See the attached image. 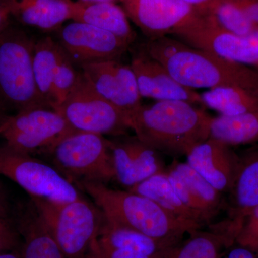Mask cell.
Segmentation results:
<instances>
[{
  "label": "cell",
  "instance_id": "6da1fadb",
  "mask_svg": "<svg viewBox=\"0 0 258 258\" xmlns=\"http://www.w3.org/2000/svg\"><path fill=\"white\" fill-rule=\"evenodd\" d=\"M194 105L184 101L142 104L128 115L131 129L161 154L186 156L210 137L212 117Z\"/></svg>",
  "mask_w": 258,
  "mask_h": 258
},
{
  "label": "cell",
  "instance_id": "7a4b0ae2",
  "mask_svg": "<svg viewBox=\"0 0 258 258\" xmlns=\"http://www.w3.org/2000/svg\"><path fill=\"white\" fill-rule=\"evenodd\" d=\"M75 185L92 198L107 222L152 238L181 242L186 234L191 235L202 227L174 216L150 199L128 190L113 189L103 183L91 181Z\"/></svg>",
  "mask_w": 258,
  "mask_h": 258
},
{
  "label": "cell",
  "instance_id": "3957f363",
  "mask_svg": "<svg viewBox=\"0 0 258 258\" xmlns=\"http://www.w3.org/2000/svg\"><path fill=\"white\" fill-rule=\"evenodd\" d=\"M35 42L23 29L11 23L0 32V111L5 113L49 108L34 77Z\"/></svg>",
  "mask_w": 258,
  "mask_h": 258
},
{
  "label": "cell",
  "instance_id": "277c9868",
  "mask_svg": "<svg viewBox=\"0 0 258 258\" xmlns=\"http://www.w3.org/2000/svg\"><path fill=\"white\" fill-rule=\"evenodd\" d=\"M31 200L66 258L86 257L105 220L96 204L83 197L66 203Z\"/></svg>",
  "mask_w": 258,
  "mask_h": 258
},
{
  "label": "cell",
  "instance_id": "5b68a950",
  "mask_svg": "<svg viewBox=\"0 0 258 258\" xmlns=\"http://www.w3.org/2000/svg\"><path fill=\"white\" fill-rule=\"evenodd\" d=\"M166 71L190 88L240 87L258 91V71L188 45L163 62Z\"/></svg>",
  "mask_w": 258,
  "mask_h": 258
},
{
  "label": "cell",
  "instance_id": "8992f818",
  "mask_svg": "<svg viewBox=\"0 0 258 258\" xmlns=\"http://www.w3.org/2000/svg\"><path fill=\"white\" fill-rule=\"evenodd\" d=\"M42 154L50 156L55 169L74 184L81 181L107 184L115 179L109 140L104 136L74 132Z\"/></svg>",
  "mask_w": 258,
  "mask_h": 258
},
{
  "label": "cell",
  "instance_id": "52a82bcc",
  "mask_svg": "<svg viewBox=\"0 0 258 258\" xmlns=\"http://www.w3.org/2000/svg\"><path fill=\"white\" fill-rule=\"evenodd\" d=\"M55 111L76 132L115 137L132 130L128 115L97 92L82 71L76 87Z\"/></svg>",
  "mask_w": 258,
  "mask_h": 258
},
{
  "label": "cell",
  "instance_id": "ba28073f",
  "mask_svg": "<svg viewBox=\"0 0 258 258\" xmlns=\"http://www.w3.org/2000/svg\"><path fill=\"white\" fill-rule=\"evenodd\" d=\"M0 174L21 186L30 198L55 203L83 198L79 188L55 167L6 144L0 146Z\"/></svg>",
  "mask_w": 258,
  "mask_h": 258
},
{
  "label": "cell",
  "instance_id": "9c48e42d",
  "mask_svg": "<svg viewBox=\"0 0 258 258\" xmlns=\"http://www.w3.org/2000/svg\"><path fill=\"white\" fill-rule=\"evenodd\" d=\"M74 130L58 112L49 108H33L9 115L0 127L7 146L18 152L42 153Z\"/></svg>",
  "mask_w": 258,
  "mask_h": 258
},
{
  "label": "cell",
  "instance_id": "30bf717a",
  "mask_svg": "<svg viewBox=\"0 0 258 258\" xmlns=\"http://www.w3.org/2000/svg\"><path fill=\"white\" fill-rule=\"evenodd\" d=\"M171 35L194 48L258 69V30L247 35H236L219 27L208 15L200 13Z\"/></svg>",
  "mask_w": 258,
  "mask_h": 258
},
{
  "label": "cell",
  "instance_id": "8fae6325",
  "mask_svg": "<svg viewBox=\"0 0 258 258\" xmlns=\"http://www.w3.org/2000/svg\"><path fill=\"white\" fill-rule=\"evenodd\" d=\"M59 45L75 64L120 60L130 45L111 32L73 21L58 29Z\"/></svg>",
  "mask_w": 258,
  "mask_h": 258
},
{
  "label": "cell",
  "instance_id": "7c38bea8",
  "mask_svg": "<svg viewBox=\"0 0 258 258\" xmlns=\"http://www.w3.org/2000/svg\"><path fill=\"white\" fill-rule=\"evenodd\" d=\"M80 68L97 92L128 116L142 104L131 66L120 60H111L83 64Z\"/></svg>",
  "mask_w": 258,
  "mask_h": 258
},
{
  "label": "cell",
  "instance_id": "4fadbf2b",
  "mask_svg": "<svg viewBox=\"0 0 258 258\" xmlns=\"http://www.w3.org/2000/svg\"><path fill=\"white\" fill-rule=\"evenodd\" d=\"M127 16L147 40L171 34L200 13L183 0H120Z\"/></svg>",
  "mask_w": 258,
  "mask_h": 258
},
{
  "label": "cell",
  "instance_id": "5bb4252c",
  "mask_svg": "<svg viewBox=\"0 0 258 258\" xmlns=\"http://www.w3.org/2000/svg\"><path fill=\"white\" fill-rule=\"evenodd\" d=\"M109 140L115 179L131 188L156 174L166 172L161 153L137 138L123 135Z\"/></svg>",
  "mask_w": 258,
  "mask_h": 258
},
{
  "label": "cell",
  "instance_id": "9a60e30c",
  "mask_svg": "<svg viewBox=\"0 0 258 258\" xmlns=\"http://www.w3.org/2000/svg\"><path fill=\"white\" fill-rule=\"evenodd\" d=\"M130 66L142 98L203 104L201 95L177 82L162 64L151 57L142 47L133 54Z\"/></svg>",
  "mask_w": 258,
  "mask_h": 258
},
{
  "label": "cell",
  "instance_id": "2e32d148",
  "mask_svg": "<svg viewBox=\"0 0 258 258\" xmlns=\"http://www.w3.org/2000/svg\"><path fill=\"white\" fill-rule=\"evenodd\" d=\"M186 157V163L217 191L230 192L242 161L230 146L210 137L194 147Z\"/></svg>",
  "mask_w": 258,
  "mask_h": 258
},
{
  "label": "cell",
  "instance_id": "e0dca14e",
  "mask_svg": "<svg viewBox=\"0 0 258 258\" xmlns=\"http://www.w3.org/2000/svg\"><path fill=\"white\" fill-rule=\"evenodd\" d=\"M167 174L181 201L200 217L204 225L210 223L223 207L222 193L187 163L175 161Z\"/></svg>",
  "mask_w": 258,
  "mask_h": 258
},
{
  "label": "cell",
  "instance_id": "ac0fdd59",
  "mask_svg": "<svg viewBox=\"0 0 258 258\" xmlns=\"http://www.w3.org/2000/svg\"><path fill=\"white\" fill-rule=\"evenodd\" d=\"M13 222L23 237V258H66L50 235L32 200L13 212Z\"/></svg>",
  "mask_w": 258,
  "mask_h": 258
},
{
  "label": "cell",
  "instance_id": "d6986e66",
  "mask_svg": "<svg viewBox=\"0 0 258 258\" xmlns=\"http://www.w3.org/2000/svg\"><path fill=\"white\" fill-rule=\"evenodd\" d=\"M71 20L89 24L113 34L129 45L136 32L129 24L125 10L113 2L86 3L71 0Z\"/></svg>",
  "mask_w": 258,
  "mask_h": 258
},
{
  "label": "cell",
  "instance_id": "ffe728a7",
  "mask_svg": "<svg viewBox=\"0 0 258 258\" xmlns=\"http://www.w3.org/2000/svg\"><path fill=\"white\" fill-rule=\"evenodd\" d=\"M11 16L43 30H58L71 20V0H7Z\"/></svg>",
  "mask_w": 258,
  "mask_h": 258
},
{
  "label": "cell",
  "instance_id": "44dd1931",
  "mask_svg": "<svg viewBox=\"0 0 258 258\" xmlns=\"http://www.w3.org/2000/svg\"><path fill=\"white\" fill-rule=\"evenodd\" d=\"M95 242L105 247L130 249L151 257L162 258L181 241L157 240L105 220Z\"/></svg>",
  "mask_w": 258,
  "mask_h": 258
},
{
  "label": "cell",
  "instance_id": "7402d4cb",
  "mask_svg": "<svg viewBox=\"0 0 258 258\" xmlns=\"http://www.w3.org/2000/svg\"><path fill=\"white\" fill-rule=\"evenodd\" d=\"M62 52L58 42L50 37L35 42L32 67L35 83L42 99L53 110L57 107L54 80Z\"/></svg>",
  "mask_w": 258,
  "mask_h": 258
},
{
  "label": "cell",
  "instance_id": "603a6c76",
  "mask_svg": "<svg viewBox=\"0 0 258 258\" xmlns=\"http://www.w3.org/2000/svg\"><path fill=\"white\" fill-rule=\"evenodd\" d=\"M235 228L229 223L224 230H198L171 249L164 258H219L222 249L235 242Z\"/></svg>",
  "mask_w": 258,
  "mask_h": 258
},
{
  "label": "cell",
  "instance_id": "cb8c5ba5",
  "mask_svg": "<svg viewBox=\"0 0 258 258\" xmlns=\"http://www.w3.org/2000/svg\"><path fill=\"white\" fill-rule=\"evenodd\" d=\"M128 191L150 199L166 212L178 218L195 222L201 227L204 225L200 217L188 208L176 195L169 181L167 171L144 180L129 188Z\"/></svg>",
  "mask_w": 258,
  "mask_h": 258
},
{
  "label": "cell",
  "instance_id": "d4e9b609",
  "mask_svg": "<svg viewBox=\"0 0 258 258\" xmlns=\"http://www.w3.org/2000/svg\"><path fill=\"white\" fill-rule=\"evenodd\" d=\"M210 137L229 146L258 142V110L212 118Z\"/></svg>",
  "mask_w": 258,
  "mask_h": 258
},
{
  "label": "cell",
  "instance_id": "484cf974",
  "mask_svg": "<svg viewBox=\"0 0 258 258\" xmlns=\"http://www.w3.org/2000/svg\"><path fill=\"white\" fill-rule=\"evenodd\" d=\"M205 106L222 115H236L258 110V91L240 87H217L201 94Z\"/></svg>",
  "mask_w": 258,
  "mask_h": 258
},
{
  "label": "cell",
  "instance_id": "4316f807",
  "mask_svg": "<svg viewBox=\"0 0 258 258\" xmlns=\"http://www.w3.org/2000/svg\"><path fill=\"white\" fill-rule=\"evenodd\" d=\"M232 193L234 218L240 219L258 205V158L243 162L235 180Z\"/></svg>",
  "mask_w": 258,
  "mask_h": 258
},
{
  "label": "cell",
  "instance_id": "83f0119b",
  "mask_svg": "<svg viewBox=\"0 0 258 258\" xmlns=\"http://www.w3.org/2000/svg\"><path fill=\"white\" fill-rule=\"evenodd\" d=\"M226 31L239 35L255 32L237 0H215L205 13Z\"/></svg>",
  "mask_w": 258,
  "mask_h": 258
},
{
  "label": "cell",
  "instance_id": "f1b7e54d",
  "mask_svg": "<svg viewBox=\"0 0 258 258\" xmlns=\"http://www.w3.org/2000/svg\"><path fill=\"white\" fill-rule=\"evenodd\" d=\"M81 75V71L75 67L74 61L70 58L62 49V55L56 69L54 90H55L57 107L64 101L68 96L76 87Z\"/></svg>",
  "mask_w": 258,
  "mask_h": 258
},
{
  "label": "cell",
  "instance_id": "f546056e",
  "mask_svg": "<svg viewBox=\"0 0 258 258\" xmlns=\"http://www.w3.org/2000/svg\"><path fill=\"white\" fill-rule=\"evenodd\" d=\"M235 242L258 254V205L240 219Z\"/></svg>",
  "mask_w": 258,
  "mask_h": 258
},
{
  "label": "cell",
  "instance_id": "4dcf8cb0",
  "mask_svg": "<svg viewBox=\"0 0 258 258\" xmlns=\"http://www.w3.org/2000/svg\"><path fill=\"white\" fill-rule=\"evenodd\" d=\"M188 45L178 39L171 38L166 35L147 40L141 47L154 60L162 64L169 60Z\"/></svg>",
  "mask_w": 258,
  "mask_h": 258
},
{
  "label": "cell",
  "instance_id": "1f68e13d",
  "mask_svg": "<svg viewBox=\"0 0 258 258\" xmlns=\"http://www.w3.org/2000/svg\"><path fill=\"white\" fill-rule=\"evenodd\" d=\"M168 254V253H167ZM165 255V256H166ZM164 256V257H165ZM162 257V258H164ZM85 258H157L127 249L109 248L93 242Z\"/></svg>",
  "mask_w": 258,
  "mask_h": 258
},
{
  "label": "cell",
  "instance_id": "d6a6232c",
  "mask_svg": "<svg viewBox=\"0 0 258 258\" xmlns=\"http://www.w3.org/2000/svg\"><path fill=\"white\" fill-rule=\"evenodd\" d=\"M19 235L13 222L0 220V254L13 252L18 246Z\"/></svg>",
  "mask_w": 258,
  "mask_h": 258
},
{
  "label": "cell",
  "instance_id": "836d02e7",
  "mask_svg": "<svg viewBox=\"0 0 258 258\" xmlns=\"http://www.w3.org/2000/svg\"><path fill=\"white\" fill-rule=\"evenodd\" d=\"M244 14L258 30V0H237Z\"/></svg>",
  "mask_w": 258,
  "mask_h": 258
},
{
  "label": "cell",
  "instance_id": "e575fe53",
  "mask_svg": "<svg viewBox=\"0 0 258 258\" xmlns=\"http://www.w3.org/2000/svg\"><path fill=\"white\" fill-rule=\"evenodd\" d=\"M12 215H13V212L10 207L8 197L5 192V190L0 185V220L13 222Z\"/></svg>",
  "mask_w": 258,
  "mask_h": 258
},
{
  "label": "cell",
  "instance_id": "d590c367",
  "mask_svg": "<svg viewBox=\"0 0 258 258\" xmlns=\"http://www.w3.org/2000/svg\"><path fill=\"white\" fill-rule=\"evenodd\" d=\"M226 258H258V254L250 249L238 245L231 249Z\"/></svg>",
  "mask_w": 258,
  "mask_h": 258
},
{
  "label": "cell",
  "instance_id": "8d00e7d4",
  "mask_svg": "<svg viewBox=\"0 0 258 258\" xmlns=\"http://www.w3.org/2000/svg\"><path fill=\"white\" fill-rule=\"evenodd\" d=\"M10 17L11 14L7 0H0V32L10 23Z\"/></svg>",
  "mask_w": 258,
  "mask_h": 258
},
{
  "label": "cell",
  "instance_id": "74e56055",
  "mask_svg": "<svg viewBox=\"0 0 258 258\" xmlns=\"http://www.w3.org/2000/svg\"><path fill=\"white\" fill-rule=\"evenodd\" d=\"M186 4L190 5L195 8L199 13H205L210 6L215 1V0H183Z\"/></svg>",
  "mask_w": 258,
  "mask_h": 258
},
{
  "label": "cell",
  "instance_id": "f35d334b",
  "mask_svg": "<svg viewBox=\"0 0 258 258\" xmlns=\"http://www.w3.org/2000/svg\"><path fill=\"white\" fill-rule=\"evenodd\" d=\"M0 258H23L22 255H18V254L14 253L13 252H4L0 254Z\"/></svg>",
  "mask_w": 258,
  "mask_h": 258
},
{
  "label": "cell",
  "instance_id": "ab89813d",
  "mask_svg": "<svg viewBox=\"0 0 258 258\" xmlns=\"http://www.w3.org/2000/svg\"><path fill=\"white\" fill-rule=\"evenodd\" d=\"M8 116L9 115H6V113H5L4 112L0 111V127L4 123Z\"/></svg>",
  "mask_w": 258,
  "mask_h": 258
},
{
  "label": "cell",
  "instance_id": "60d3db41",
  "mask_svg": "<svg viewBox=\"0 0 258 258\" xmlns=\"http://www.w3.org/2000/svg\"><path fill=\"white\" fill-rule=\"evenodd\" d=\"M79 1L86 2V3H102V2H113V3H115L116 0H79Z\"/></svg>",
  "mask_w": 258,
  "mask_h": 258
},
{
  "label": "cell",
  "instance_id": "b9f144b4",
  "mask_svg": "<svg viewBox=\"0 0 258 258\" xmlns=\"http://www.w3.org/2000/svg\"><path fill=\"white\" fill-rule=\"evenodd\" d=\"M219 258H220V257H219Z\"/></svg>",
  "mask_w": 258,
  "mask_h": 258
}]
</instances>
